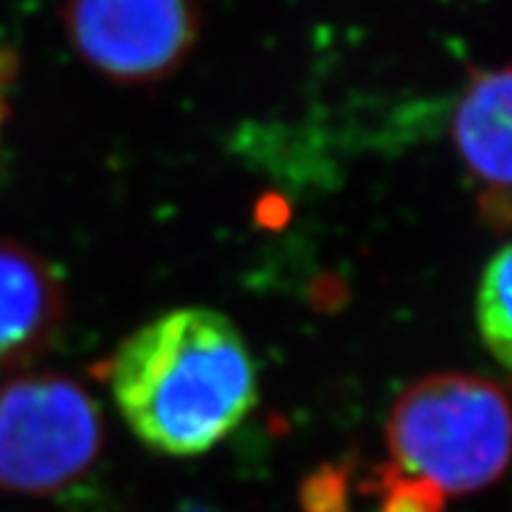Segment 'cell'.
Masks as SVG:
<instances>
[{"instance_id":"6da1fadb","label":"cell","mask_w":512,"mask_h":512,"mask_svg":"<svg viewBox=\"0 0 512 512\" xmlns=\"http://www.w3.org/2000/svg\"><path fill=\"white\" fill-rule=\"evenodd\" d=\"M118 413L149 450L196 458L236 432L259 400L256 361L212 309H173L123 340L108 364Z\"/></svg>"},{"instance_id":"7a4b0ae2","label":"cell","mask_w":512,"mask_h":512,"mask_svg":"<svg viewBox=\"0 0 512 512\" xmlns=\"http://www.w3.org/2000/svg\"><path fill=\"white\" fill-rule=\"evenodd\" d=\"M387 442L400 471L445 494L486 489L505 473L510 455L505 387L463 371L418 379L392 405Z\"/></svg>"},{"instance_id":"3957f363","label":"cell","mask_w":512,"mask_h":512,"mask_svg":"<svg viewBox=\"0 0 512 512\" xmlns=\"http://www.w3.org/2000/svg\"><path fill=\"white\" fill-rule=\"evenodd\" d=\"M105 445L97 400L79 382L40 371L0 384V489L55 494L95 465Z\"/></svg>"},{"instance_id":"277c9868","label":"cell","mask_w":512,"mask_h":512,"mask_svg":"<svg viewBox=\"0 0 512 512\" xmlns=\"http://www.w3.org/2000/svg\"><path fill=\"white\" fill-rule=\"evenodd\" d=\"M63 27L81 61L118 84H155L199 40V0H63Z\"/></svg>"},{"instance_id":"5b68a950","label":"cell","mask_w":512,"mask_h":512,"mask_svg":"<svg viewBox=\"0 0 512 512\" xmlns=\"http://www.w3.org/2000/svg\"><path fill=\"white\" fill-rule=\"evenodd\" d=\"M66 322V296L42 256L0 241V374L40 358Z\"/></svg>"},{"instance_id":"8992f818","label":"cell","mask_w":512,"mask_h":512,"mask_svg":"<svg viewBox=\"0 0 512 512\" xmlns=\"http://www.w3.org/2000/svg\"><path fill=\"white\" fill-rule=\"evenodd\" d=\"M510 97V68L476 71L452 121L460 160L492 191L510 186Z\"/></svg>"},{"instance_id":"52a82bcc","label":"cell","mask_w":512,"mask_h":512,"mask_svg":"<svg viewBox=\"0 0 512 512\" xmlns=\"http://www.w3.org/2000/svg\"><path fill=\"white\" fill-rule=\"evenodd\" d=\"M510 275L512 251L502 246L489 259L481 275L479 296H476V322L486 351L492 353L499 366H510L512 319H510Z\"/></svg>"},{"instance_id":"ba28073f","label":"cell","mask_w":512,"mask_h":512,"mask_svg":"<svg viewBox=\"0 0 512 512\" xmlns=\"http://www.w3.org/2000/svg\"><path fill=\"white\" fill-rule=\"evenodd\" d=\"M371 492L382 497L379 512H442L445 510V492L432 481L403 473L398 465L379 471V479Z\"/></svg>"},{"instance_id":"9c48e42d","label":"cell","mask_w":512,"mask_h":512,"mask_svg":"<svg viewBox=\"0 0 512 512\" xmlns=\"http://www.w3.org/2000/svg\"><path fill=\"white\" fill-rule=\"evenodd\" d=\"M304 512H348V476L343 468H322L301 486Z\"/></svg>"}]
</instances>
